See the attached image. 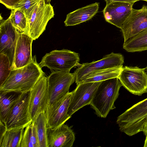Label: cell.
<instances>
[{
  "label": "cell",
  "instance_id": "6da1fadb",
  "mask_svg": "<svg viewBox=\"0 0 147 147\" xmlns=\"http://www.w3.org/2000/svg\"><path fill=\"white\" fill-rule=\"evenodd\" d=\"M44 74L34 56L28 65L11 70L7 78L0 86V91L20 93L29 92Z\"/></svg>",
  "mask_w": 147,
  "mask_h": 147
},
{
  "label": "cell",
  "instance_id": "7a4b0ae2",
  "mask_svg": "<svg viewBox=\"0 0 147 147\" xmlns=\"http://www.w3.org/2000/svg\"><path fill=\"white\" fill-rule=\"evenodd\" d=\"M122 86L118 78L101 82L90 104L98 116L105 118L110 111L115 108L114 103L118 97Z\"/></svg>",
  "mask_w": 147,
  "mask_h": 147
},
{
  "label": "cell",
  "instance_id": "3957f363",
  "mask_svg": "<svg viewBox=\"0 0 147 147\" xmlns=\"http://www.w3.org/2000/svg\"><path fill=\"white\" fill-rule=\"evenodd\" d=\"M147 121V98L129 108L117 118L120 131L129 136L142 131Z\"/></svg>",
  "mask_w": 147,
  "mask_h": 147
},
{
  "label": "cell",
  "instance_id": "277c9868",
  "mask_svg": "<svg viewBox=\"0 0 147 147\" xmlns=\"http://www.w3.org/2000/svg\"><path fill=\"white\" fill-rule=\"evenodd\" d=\"M80 61L78 53L66 49L55 50L46 53L38 64L41 68L46 67L53 71L70 72L80 65Z\"/></svg>",
  "mask_w": 147,
  "mask_h": 147
},
{
  "label": "cell",
  "instance_id": "5b68a950",
  "mask_svg": "<svg viewBox=\"0 0 147 147\" xmlns=\"http://www.w3.org/2000/svg\"><path fill=\"white\" fill-rule=\"evenodd\" d=\"M75 81L74 72L53 71L47 77V105L53 104L67 94L70 86Z\"/></svg>",
  "mask_w": 147,
  "mask_h": 147
},
{
  "label": "cell",
  "instance_id": "8992f818",
  "mask_svg": "<svg viewBox=\"0 0 147 147\" xmlns=\"http://www.w3.org/2000/svg\"><path fill=\"white\" fill-rule=\"evenodd\" d=\"M30 91L20 94L4 123L7 130L24 128L32 121L29 109Z\"/></svg>",
  "mask_w": 147,
  "mask_h": 147
},
{
  "label": "cell",
  "instance_id": "52a82bcc",
  "mask_svg": "<svg viewBox=\"0 0 147 147\" xmlns=\"http://www.w3.org/2000/svg\"><path fill=\"white\" fill-rule=\"evenodd\" d=\"M146 68L137 67H123L118 78L129 92L141 96L147 92V73Z\"/></svg>",
  "mask_w": 147,
  "mask_h": 147
},
{
  "label": "cell",
  "instance_id": "ba28073f",
  "mask_svg": "<svg viewBox=\"0 0 147 147\" xmlns=\"http://www.w3.org/2000/svg\"><path fill=\"white\" fill-rule=\"evenodd\" d=\"M124 62L123 55L112 52L104 56L101 59L90 63H84L78 67L74 71L75 82L77 85L91 73L108 68L123 65Z\"/></svg>",
  "mask_w": 147,
  "mask_h": 147
},
{
  "label": "cell",
  "instance_id": "9c48e42d",
  "mask_svg": "<svg viewBox=\"0 0 147 147\" xmlns=\"http://www.w3.org/2000/svg\"><path fill=\"white\" fill-rule=\"evenodd\" d=\"M55 15L53 7L50 3L43 0L36 7L28 20L29 35L35 40L45 30L49 21Z\"/></svg>",
  "mask_w": 147,
  "mask_h": 147
},
{
  "label": "cell",
  "instance_id": "30bf717a",
  "mask_svg": "<svg viewBox=\"0 0 147 147\" xmlns=\"http://www.w3.org/2000/svg\"><path fill=\"white\" fill-rule=\"evenodd\" d=\"M101 82H82L77 85L72 92V96L68 110L70 117L83 107L90 105L94 95Z\"/></svg>",
  "mask_w": 147,
  "mask_h": 147
},
{
  "label": "cell",
  "instance_id": "8fae6325",
  "mask_svg": "<svg viewBox=\"0 0 147 147\" xmlns=\"http://www.w3.org/2000/svg\"><path fill=\"white\" fill-rule=\"evenodd\" d=\"M30 92L29 109L33 121L39 114L45 112L47 106V77L45 74L40 77Z\"/></svg>",
  "mask_w": 147,
  "mask_h": 147
},
{
  "label": "cell",
  "instance_id": "7c38bea8",
  "mask_svg": "<svg viewBox=\"0 0 147 147\" xmlns=\"http://www.w3.org/2000/svg\"><path fill=\"white\" fill-rule=\"evenodd\" d=\"M20 32L12 24L9 18L1 19L0 24V53L7 56L10 67L13 63L16 47ZM11 68V67H10Z\"/></svg>",
  "mask_w": 147,
  "mask_h": 147
},
{
  "label": "cell",
  "instance_id": "4fadbf2b",
  "mask_svg": "<svg viewBox=\"0 0 147 147\" xmlns=\"http://www.w3.org/2000/svg\"><path fill=\"white\" fill-rule=\"evenodd\" d=\"M147 28V6L144 5L140 9L132 8L121 28L124 42Z\"/></svg>",
  "mask_w": 147,
  "mask_h": 147
},
{
  "label": "cell",
  "instance_id": "5bb4252c",
  "mask_svg": "<svg viewBox=\"0 0 147 147\" xmlns=\"http://www.w3.org/2000/svg\"><path fill=\"white\" fill-rule=\"evenodd\" d=\"M71 96L72 92H69L53 104L47 106L45 113L47 128L57 127L71 117L67 113Z\"/></svg>",
  "mask_w": 147,
  "mask_h": 147
},
{
  "label": "cell",
  "instance_id": "9a60e30c",
  "mask_svg": "<svg viewBox=\"0 0 147 147\" xmlns=\"http://www.w3.org/2000/svg\"><path fill=\"white\" fill-rule=\"evenodd\" d=\"M135 3L113 1L106 4L103 11L105 20L121 29L131 13Z\"/></svg>",
  "mask_w": 147,
  "mask_h": 147
},
{
  "label": "cell",
  "instance_id": "2e32d148",
  "mask_svg": "<svg viewBox=\"0 0 147 147\" xmlns=\"http://www.w3.org/2000/svg\"><path fill=\"white\" fill-rule=\"evenodd\" d=\"M33 40L28 34L20 32L11 70L24 67L32 61V46Z\"/></svg>",
  "mask_w": 147,
  "mask_h": 147
},
{
  "label": "cell",
  "instance_id": "e0dca14e",
  "mask_svg": "<svg viewBox=\"0 0 147 147\" xmlns=\"http://www.w3.org/2000/svg\"><path fill=\"white\" fill-rule=\"evenodd\" d=\"M48 147H72L75 140L73 130L63 124L47 129Z\"/></svg>",
  "mask_w": 147,
  "mask_h": 147
},
{
  "label": "cell",
  "instance_id": "ac0fdd59",
  "mask_svg": "<svg viewBox=\"0 0 147 147\" xmlns=\"http://www.w3.org/2000/svg\"><path fill=\"white\" fill-rule=\"evenodd\" d=\"M99 4L95 2L69 13L64 22L65 26H75L91 19L98 12Z\"/></svg>",
  "mask_w": 147,
  "mask_h": 147
},
{
  "label": "cell",
  "instance_id": "d6986e66",
  "mask_svg": "<svg viewBox=\"0 0 147 147\" xmlns=\"http://www.w3.org/2000/svg\"><path fill=\"white\" fill-rule=\"evenodd\" d=\"M0 93V119L4 123L21 93L1 91Z\"/></svg>",
  "mask_w": 147,
  "mask_h": 147
},
{
  "label": "cell",
  "instance_id": "ffe728a7",
  "mask_svg": "<svg viewBox=\"0 0 147 147\" xmlns=\"http://www.w3.org/2000/svg\"><path fill=\"white\" fill-rule=\"evenodd\" d=\"M123 48L129 52L147 50V28L124 42Z\"/></svg>",
  "mask_w": 147,
  "mask_h": 147
},
{
  "label": "cell",
  "instance_id": "44dd1931",
  "mask_svg": "<svg viewBox=\"0 0 147 147\" xmlns=\"http://www.w3.org/2000/svg\"><path fill=\"white\" fill-rule=\"evenodd\" d=\"M123 67L122 65L94 71L84 78L80 83L101 82L115 78H118Z\"/></svg>",
  "mask_w": 147,
  "mask_h": 147
},
{
  "label": "cell",
  "instance_id": "7402d4cb",
  "mask_svg": "<svg viewBox=\"0 0 147 147\" xmlns=\"http://www.w3.org/2000/svg\"><path fill=\"white\" fill-rule=\"evenodd\" d=\"M9 18L13 25L20 33L28 34V20L22 11L18 8L11 10Z\"/></svg>",
  "mask_w": 147,
  "mask_h": 147
},
{
  "label": "cell",
  "instance_id": "603a6c76",
  "mask_svg": "<svg viewBox=\"0 0 147 147\" xmlns=\"http://www.w3.org/2000/svg\"><path fill=\"white\" fill-rule=\"evenodd\" d=\"M24 129L7 130L2 139L0 141V147H21Z\"/></svg>",
  "mask_w": 147,
  "mask_h": 147
},
{
  "label": "cell",
  "instance_id": "cb8c5ba5",
  "mask_svg": "<svg viewBox=\"0 0 147 147\" xmlns=\"http://www.w3.org/2000/svg\"><path fill=\"white\" fill-rule=\"evenodd\" d=\"M33 121L36 128L39 147H48L47 127L45 112L39 114Z\"/></svg>",
  "mask_w": 147,
  "mask_h": 147
},
{
  "label": "cell",
  "instance_id": "d4e9b609",
  "mask_svg": "<svg viewBox=\"0 0 147 147\" xmlns=\"http://www.w3.org/2000/svg\"><path fill=\"white\" fill-rule=\"evenodd\" d=\"M21 147H39L36 128L34 121L25 128L21 142Z\"/></svg>",
  "mask_w": 147,
  "mask_h": 147
},
{
  "label": "cell",
  "instance_id": "484cf974",
  "mask_svg": "<svg viewBox=\"0 0 147 147\" xmlns=\"http://www.w3.org/2000/svg\"><path fill=\"white\" fill-rule=\"evenodd\" d=\"M9 59L6 55L0 53V86L9 76L11 71Z\"/></svg>",
  "mask_w": 147,
  "mask_h": 147
},
{
  "label": "cell",
  "instance_id": "4316f807",
  "mask_svg": "<svg viewBox=\"0 0 147 147\" xmlns=\"http://www.w3.org/2000/svg\"><path fill=\"white\" fill-rule=\"evenodd\" d=\"M43 0H24L20 3L16 8L22 11L28 20L31 18L36 7Z\"/></svg>",
  "mask_w": 147,
  "mask_h": 147
},
{
  "label": "cell",
  "instance_id": "83f0119b",
  "mask_svg": "<svg viewBox=\"0 0 147 147\" xmlns=\"http://www.w3.org/2000/svg\"><path fill=\"white\" fill-rule=\"evenodd\" d=\"M24 0H0V2L7 8L11 10L15 9L16 6Z\"/></svg>",
  "mask_w": 147,
  "mask_h": 147
},
{
  "label": "cell",
  "instance_id": "f1b7e54d",
  "mask_svg": "<svg viewBox=\"0 0 147 147\" xmlns=\"http://www.w3.org/2000/svg\"><path fill=\"white\" fill-rule=\"evenodd\" d=\"M0 123V141L2 139L7 129L4 124L1 121Z\"/></svg>",
  "mask_w": 147,
  "mask_h": 147
},
{
  "label": "cell",
  "instance_id": "f546056e",
  "mask_svg": "<svg viewBox=\"0 0 147 147\" xmlns=\"http://www.w3.org/2000/svg\"><path fill=\"white\" fill-rule=\"evenodd\" d=\"M106 2V4H108L111 2L113 1L123 2H136L140 0H104Z\"/></svg>",
  "mask_w": 147,
  "mask_h": 147
},
{
  "label": "cell",
  "instance_id": "4dcf8cb0",
  "mask_svg": "<svg viewBox=\"0 0 147 147\" xmlns=\"http://www.w3.org/2000/svg\"><path fill=\"white\" fill-rule=\"evenodd\" d=\"M142 131L144 134L146 135L147 133V121L145 123L143 127Z\"/></svg>",
  "mask_w": 147,
  "mask_h": 147
},
{
  "label": "cell",
  "instance_id": "1f68e13d",
  "mask_svg": "<svg viewBox=\"0 0 147 147\" xmlns=\"http://www.w3.org/2000/svg\"><path fill=\"white\" fill-rule=\"evenodd\" d=\"M146 137L144 141V147H147V133L146 135Z\"/></svg>",
  "mask_w": 147,
  "mask_h": 147
},
{
  "label": "cell",
  "instance_id": "d6a6232c",
  "mask_svg": "<svg viewBox=\"0 0 147 147\" xmlns=\"http://www.w3.org/2000/svg\"><path fill=\"white\" fill-rule=\"evenodd\" d=\"M45 2L46 3H50L51 0H45Z\"/></svg>",
  "mask_w": 147,
  "mask_h": 147
},
{
  "label": "cell",
  "instance_id": "836d02e7",
  "mask_svg": "<svg viewBox=\"0 0 147 147\" xmlns=\"http://www.w3.org/2000/svg\"><path fill=\"white\" fill-rule=\"evenodd\" d=\"M146 68V71H147V66L146 67H145Z\"/></svg>",
  "mask_w": 147,
  "mask_h": 147
},
{
  "label": "cell",
  "instance_id": "e575fe53",
  "mask_svg": "<svg viewBox=\"0 0 147 147\" xmlns=\"http://www.w3.org/2000/svg\"><path fill=\"white\" fill-rule=\"evenodd\" d=\"M140 0L144 1H147V0H140Z\"/></svg>",
  "mask_w": 147,
  "mask_h": 147
}]
</instances>
